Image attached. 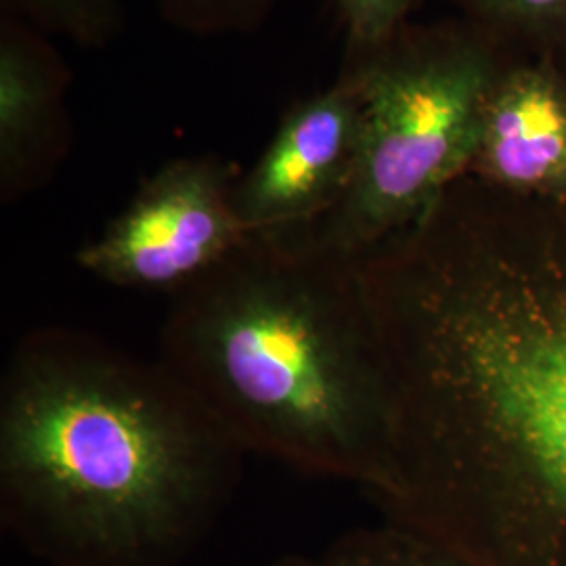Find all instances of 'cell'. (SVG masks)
I'll list each match as a JSON object with an SVG mask.
<instances>
[{"mask_svg":"<svg viewBox=\"0 0 566 566\" xmlns=\"http://www.w3.org/2000/svg\"><path fill=\"white\" fill-rule=\"evenodd\" d=\"M422 0H332L346 36L344 57H364L411 23Z\"/></svg>","mask_w":566,"mask_h":566,"instance_id":"cell-13","label":"cell"},{"mask_svg":"<svg viewBox=\"0 0 566 566\" xmlns=\"http://www.w3.org/2000/svg\"><path fill=\"white\" fill-rule=\"evenodd\" d=\"M269 566H322V563H319V558H306L298 554H290V556H282V558L273 560Z\"/></svg>","mask_w":566,"mask_h":566,"instance_id":"cell-14","label":"cell"},{"mask_svg":"<svg viewBox=\"0 0 566 566\" xmlns=\"http://www.w3.org/2000/svg\"><path fill=\"white\" fill-rule=\"evenodd\" d=\"M468 177L510 196L566 203V67L514 53L486 97Z\"/></svg>","mask_w":566,"mask_h":566,"instance_id":"cell-7","label":"cell"},{"mask_svg":"<svg viewBox=\"0 0 566 566\" xmlns=\"http://www.w3.org/2000/svg\"><path fill=\"white\" fill-rule=\"evenodd\" d=\"M319 563L322 566H468L446 547L390 521L346 531L327 546Z\"/></svg>","mask_w":566,"mask_h":566,"instance_id":"cell-10","label":"cell"},{"mask_svg":"<svg viewBox=\"0 0 566 566\" xmlns=\"http://www.w3.org/2000/svg\"><path fill=\"white\" fill-rule=\"evenodd\" d=\"M172 28L193 36L256 32L280 0H154Z\"/></svg>","mask_w":566,"mask_h":566,"instance_id":"cell-12","label":"cell"},{"mask_svg":"<svg viewBox=\"0 0 566 566\" xmlns=\"http://www.w3.org/2000/svg\"><path fill=\"white\" fill-rule=\"evenodd\" d=\"M361 149V91L350 70L294 103L261 158L235 185L248 233L308 231L340 203Z\"/></svg>","mask_w":566,"mask_h":566,"instance_id":"cell-6","label":"cell"},{"mask_svg":"<svg viewBox=\"0 0 566 566\" xmlns=\"http://www.w3.org/2000/svg\"><path fill=\"white\" fill-rule=\"evenodd\" d=\"M235 168L214 156L163 164L76 252L88 275L122 290L177 294L250 235L235 210Z\"/></svg>","mask_w":566,"mask_h":566,"instance_id":"cell-5","label":"cell"},{"mask_svg":"<svg viewBox=\"0 0 566 566\" xmlns=\"http://www.w3.org/2000/svg\"><path fill=\"white\" fill-rule=\"evenodd\" d=\"M72 72L53 39L0 13V202L51 181L72 151Z\"/></svg>","mask_w":566,"mask_h":566,"instance_id":"cell-8","label":"cell"},{"mask_svg":"<svg viewBox=\"0 0 566 566\" xmlns=\"http://www.w3.org/2000/svg\"><path fill=\"white\" fill-rule=\"evenodd\" d=\"M460 18L512 51L544 55L566 67V0H447Z\"/></svg>","mask_w":566,"mask_h":566,"instance_id":"cell-9","label":"cell"},{"mask_svg":"<svg viewBox=\"0 0 566 566\" xmlns=\"http://www.w3.org/2000/svg\"><path fill=\"white\" fill-rule=\"evenodd\" d=\"M0 13L82 49H105L124 32L122 0H0Z\"/></svg>","mask_w":566,"mask_h":566,"instance_id":"cell-11","label":"cell"},{"mask_svg":"<svg viewBox=\"0 0 566 566\" xmlns=\"http://www.w3.org/2000/svg\"><path fill=\"white\" fill-rule=\"evenodd\" d=\"M357 266L386 521L468 566H566V203L465 175Z\"/></svg>","mask_w":566,"mask_h":566,"instance_id":"cell-1","label":"cell"},{"mask_svg":"<svg viewBox=\"0 0 566 566\" xmlns=\"http://www.w3.org/2000/svg\"><path fill=\"white\" fill-rule=\"evenodd\" d=\"M248 451L158 359L46 325L0 380V521L49 566H179Z\"/></svg>","mask_w":566,"mask_h":566,"instance_id":"cell-2","label":"cell"},{"mask_svg":"<svg viewBox=\"0 0 566 566\" xmlns=\"http://www.w3.org/2000/svg\"><path fill=\"white\" fill-rule=\"evenodd\" d=\"M514 53L453 18L411 21L378 51L344 57L361 91L359 163L313 238L359 261L416 223L468 175L489 91Z\"/></svg>","mask_w":566,"mask_h":566,"instance_id":"cell-4","label":"cell"},{"mask_svg":"<svg viewBox=\"0 0 566 566\" xmlns=\"http://www.w3.org/2000/svg\"><path fill=\"white\" fill-rule=\"evenodd\" d=\"M160 361L248 455L369 497L385 489V386L359 266L311 229L250 233L172 294Z\"/></svg>","mask_w":566,"mask_h":566,"instance_id":"cell-3","label":"cell"}]
</instances>
